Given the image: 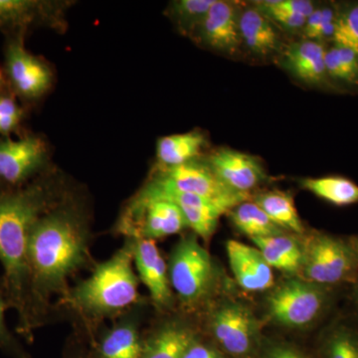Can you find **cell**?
Returning a JSON list of instances; mask_svg holds the SVG:
<instances>
[{"mask_svg": "<svg viewBox=\"0 0 358 358\" xmlns=\"http://www.w3.org/2000/svg\"><path fill=\"white\" fill-rule=\"evenodd\" d=\"M87 255L86 229L74 214L59 211L40 217L28 242V268L34 288L41 294L63 288Z\"/></svg>", "mask_w": 358, "mask_h": 358, "instance_id": "cell-1", "label": "cell"}, {"mask_svg": "<svg viewBox=\"0 0 358 358\" xmlns=\"http://www.w3.org/2000/svg\"><path fill=\"white\" fill-rule=\"evenodd\" d=\"M45 203L43 190L39 187L0 197V261L16 296L29 277L28 242Z\"/></svg>", "mask_w": 358, "mask_h": 358, "instance_id": "cell-2", "label": "cell"}, {"mask_svg": "<svg viewBox=\"0 0 358 358\" xmlns=\"http://www.w3.org/2000/svg\"><path fill=\"white\" fill-rule=\"evenodd\" d=\"M134 240L98 266L88 279L72 289L70 301L92 315L120 312L138 300V278L133 268Z\"/></svg>", "mask_w": 358, "mask_h": 358, "instance_id": "cell-3", "label": "cell"}, {"mask_svg": "<svg viewBox=\"0 0 358 358\" xmlns=\"http://www.w3.org/2000/svg\"><path fill=\"white\" fill-rule=\"evenodd\" d=\"M336 289L289 275L275 285L266 298V313L275 326L308 329L331 310Z\"/></svg>", "mask_w": 358, "mask_h": 358, "instance_id": "cell-4", "label": "cell"}, {"mask_svg": "<svg viewBox=\"0 0 358 358\" xmlns=\"http://www.w3.org/2000/svg\"><path fill=\"white\" fill-rule=\"evenodd\" d=\"M301 239L303 263L298 277L334 289L357 281L358 259L348 238L313 230Z\"/></svg>", "mask_w": 358, "mask_h": 358, "instance_id": "cell-5", "label": "cell"}, {"mask_svg": "<svg viewBox=\"0 0 358 358\" xmlns=\"http://www.w3.org/2000/svg\"><path fill=\"white\" fill-rule=\"evenodd\" d=\"M169 282L179 301L195 308L211 298L217 289L218 268L195 234L181 238L169 258Z\"/></svg>", "mask_w": 358, "mask_h": 358, "instance_id": "cell-6", "label": "cell"}, {"mask_svg": "<svg viewBox=\"0 0 358 358\" xmlns=\"http://www.w3.org/2000/svg\"><path fill=\"white\" fill-rule=\"evenodd\" d=\"M209 331L229 358H259L263 346L260 322L244 301L224 300L211 310Z\"/></svg>", "mask_w": 358, "mask_h": 358, "instance_id": "cell-7", "label": "cell"}, {"mask_svg": "<svg viewBox=\"0 0 358 358\" xmlns=\"http://www.w3.org/2000/svg\"><path fill=\"white\" fill-rule=\"evenodd\" d=\"M152 179L178 192L210 200L226 213L238 204L252 199V195L234 192L224 185L205 160L194 159L178 166H159V171Z\"/></svg>", "mask_w": 358, "mask_h": 358, "instance_id": "cell-8", "label": "cell"}, {"mask_svg": "<svg viewBox=\"0 0 358 358\" xmlns=\"http://www.w3.org/2000/svg\"><path fill=\"white\" fill-rule=\"evenodd\" d=\"M188 228L178 205L169 200L138 194L119 224V230L131 239L155 240L178 234Z\"/></svg>", "mask_w": 358, "mask_h": 358, "instance_id": "cell-9", "label": "cell"}, {"mask_svg": "<svg viewBox=\"0 0 358 358\" xmlns=\"http://www.w3.org/2000/svg\"><path fill=\"white\" fill-rule=\"evenodd\" d=\"M205 162L224 185L243 194L253 195L254 190L268 180L260 159L234 148H215Z\"/></svg>", "mask_w": 358, "mask_h": 358, "instance_id": "cell-10", "label": "cell"}, {"mask_svg": "<svg viewBox=\"0 0 358 358\" xmlns=\"http://www.w3.org/2000/svg\"><path fill=\"white\" fill-rule=\"evenodd\" d=\"M140 194L152 199L169 200L178 205L185 216L188 228L193 231V234L204 241L210 239L217 229L219 219L223 214H227L219 205L210 200L178 192L159 185L152 179L141 190Z\"/></svg>", "mask_w": 358, "mask_h": 358, "instance_id": "cell-11", "label": "cell"}, {"mask_svg": "<svg viewBox=\"0 0 358 358\" xmlns=\"http://www.w3.org/2000/svg\"><path fill=\"white\" fill-rule=\"evenodd\" d=\"M238 2L215 0L192 39L211 50L233 56L241 48Z\"/></svg>", "mask_w": 358, "mask_h": 358, "instance_id": "cell-12", "label": "cell"}, {"mask_svg": "<svg viewBox=\"0 0 358 358\" xmlns=\"http://www.w3.org/2000/svg\"><path fill=\"white\" fill-rule=\"evenodd\" d=\"M226 253L238 286L248 293L270 291L275 286L273 268L256 247L229 240Z\"/></svg>", "mask_w": 358, "mask_h": 358, "instance_id": "cell-13", "label": "cell"}, {"mask_svg": "<svg viewBox=\"0 0 358 358\" xmlns=\"http://www.w3.org/2000/svg\"><path fill=\"white\" fill-rule=\"evenodd\" d=\"M134 263L136 264L138 278L147 287L155 305L159 308H169L173 303L169 268L155 242L152 240H134Z\"/></svg>", "mask_w": 358, "mask_h": 358, "instance_id": "cell-14", "label": "cell"}, {"mask_svg": "<svg viewBox=\"0 0 358 358\" xmlns=\"http://www.w3.org/2000/svg\"><path fill=\"white\" fill-rule=\"evenodd\" d=\"M45 157L46 145L38 138L0 141V178L20 182L41 166Z\"/></svg>", "mask_w": 358, "mask_h": 358, "instance_id": "cell-15", "label": "cell"}, {"mask_svg": "<svg viewBox=\"0 0 358 358\" xmlns=\"http://www.w3.org/2000/svg\"><path fill=\"white\" fill-rule=\"evenodd\" d=\"M6 59L9 76L22 95L39 96L50 86V70L39 59L28 53L20 42L9 45Z\"/></svg>", "mask_w": 358, "mask_h": 358, "instance_id": "cell-16", "label": "cell"}, {"mask_svg": "<svg viewBox=\"0 0 358 358\" xmlns=\"http://www.w3.org/2000/svg\"><path fill=\"white\" fill-rule=\"evenodd\" d=\"M239 33L242 46L257 57H270L281 49L277 26L254 6H242Z\"/></svg>", "mask_w": 358, "mask_h": 358, "instance_id": "cell-17", "label": "cell"}, {"mask_svg": "<svg viewBox=\"0 0 358 358\" xmlns=\"http://www.w3.org/2000/svg\"><path fill=\"white\" fill-rule=\"evenodd\" d=\"M326 50L322 42L303 39L284 49L282 64L296 79L308 85H319L326 79Z\"/></svg>", "mask_w": 358, "mask_h": 358, "instance_id": "cell-18", "label": "cell"}, {"mask_svg": "<svg viewBox=\"0 0 358 358\" xmlns=\"http://www.w3.org/2000/svg\"><path fill=\"white\" fill-rule=\"evenodd\" d=\"M252 243L261 252L266 262L289 275H298L303 263V245L300 235L284 234L255 238Z\"/></svg>", "mask_w": 358, "mask_h": 358, "instance_id": "cell-19", "label": "cell"}, {"mask_svg": "<svg viewBox=\"0 0 358 358\" xmlns=\"http://www.w3.org/2000/svg\"><path fill=\"white\" fill-rule=\"evenodd\" d=\"M196 339L192 327L182 322H167L143 343L141 358H182Z\"/></svg>", "mask_w": 358, "mask_h": 358, "instance_id": "cell-20", "label": "cell"}, {"mask_svg": "<svg viewBox=\"0 0 358 358\" xmlns=\"http://www.w3.org/2000/svg\"><path fill=\"white\" fill-rule=\"evenodd\" d=\"M252 200L282 230L300 236L305 234V226L299 216L294 197L289 192L265 190L252 195Z\"/></svg>", "mask_w": 358, "mask_h": 358, "instance_id": "cell-21", "label": "cell"}, {"mask_svg": "<svg viewBox=\"0 0 358 358\" xmlns=\"http://www.w3.org/2000/svg\"><path fill=\"white\" fill-rule=\"evenodd\" d=\"M206 143V136L200 131L164 136L157 145L159 166H178L199 159Z\"/></svg>", "mask_w": 358, "mask_h": 358, "instance_id": "cell-22", "label": "cell"}, {"mask_svg": "<svg viewBox=\"0 0 358 358\" xmlns=\"http://www.w3.org/2000/svg\"><path fill=\"white\" fill-rule=\"evenodd\" d=\"M227 214L233 226L250 239L275 236L287 233L275 225L252 199L238 204Z\"/></svg>", "mask_w": 358, "mask_h": 358, "instance_id": "cell-23", "label": "cell"}, {"mask_svg": "<svg viewBox=\"0 0 358 358\" xmlns=\"http://www.w3.org/2000/svg\"><path fill=\"white\" fill-rule=\"evenodd\" d=\"M300 185L303 189L336 206L358 203V185L343 176L301 178Z\"/></svg>", "mask_w": 358, "mask_h": 358, "instance_id": "cell-24", "label": "cell"}, {"mask_svg": "<svg viewBox=\"0 0 358 358\" xmlns=\"http://www.w3.org/2000/svg\"><path fill=\"white\" fill-rule=\"evenodd\" d=\"M319 352L322 358H358V327L336 320L320 336Z\"/></svg>", "mask_w": 358, "mask_h": 358, "instance_id": "cell-25", "label": "cell"}, {"mask_svg": "<svg viewBox=\"0 0 358 358\" xmlns=\"http://www.w3.org/2000/svg\"><path fill=\"white\" fill-rule=\"evenodd\" d=\"M143 343L133 324H119L106 334L100 346L102 358H141Z\"/></svg>", "mask_w": 358, "mask_h": 358, "instance_id": "cell-26", "label": "cell"}, {"mask_svg": "<svg viewBox=\"0 0 358 358\" xmlns=\"http://www.w3.org/2000/svg\"><path fill=\"white\" fill-rule=\"evenodd\" d=\"M215 0H176L167 8V16L185 36L193 38Z\"/></svg>", "mask_w": 358, "mask_h": 358, "instance_id": "cell-27", "label": "cell"}, {"mask_svg": "<svg viewBox=\"0 0 358 358\" xmlns=\"http://www.w3.org/2000/svg\"><path fill=\"white\" fill-rule=\"evenodd\" d=\"M324 63L329 76L341 81H357L358 57L350 49L334 45L326 50Z\"/></svg>", "mask_w": 358, "mask_h": 358, "instance_id": "cell-28", "label": "cell"}, {"mask_svg": "<svg viewBox=\"0 0 358 358\" xmlns=\"http://www.w3.org/2000/svg\"><path fill=\"white\" fill-rule=\"evenodd\" d=\"M338 14L331 7H317L307 18L303 27L305 39L320 42L329 37L333 38Z\"/></svg>", "mask_w": 358, "mask_h": 358, "instance_id": "cell-29", "label": "cell"}, {"mask_svg": "<svg viewBox=\"0 0 358 358\" xmlns=\"http://www.w3.org/2000/svg\"><path fill=\"white\" fill-rule=\"evenodd\" d=\"M333 40L334 45L350 49L358 57V4L338 14Z\"/></svg>", "mask_w": 358, "mask_h": 358, "instance_id": "cell-30", "label": "cell"}, {"mask_svg": "<svg viewBox=\"0 0 358 358\" xmlns=\"http://www.w3.org/2000/svg\"><path fill=\"white\" fill-rule=\"evenodd\" d=\"M253 6L257 8L275 9L307 18L317 8L315 4L310 0H266L254 2Z\"/></svg>", "mask_w": 358, "mask_h": 358, "instance_id": "cell-31", "label": "cell"}, {"mask_svg": "<svg viewBox=\"0 0 358 358\" xmlns=\"http://www.w3.org/2000/svg\"><path fill=\"white\" fill-rule=\"evenodd\" d=\"M36 6V2L27 0H0V23L24 20Z\"/></svg>", "mask_w": 358, "mask_h": 358, "instance_id": "cell-32", "label": "cell"}, {"mask_svg": "<svg viewBox=\"0 0 358 358\" xmlns=\"http://www.w3.org/2000/svg\"><path fill=\"white\" fill-rule=\"evenodd\" d=\"M258 9L261 13L265 14L268 20L277 26V28H282V30L287 32H303V27H305L306 22H307V17L296 15V14L275 10V9Z\"/></svg>", "mask_w": 358, "mask_h": 358, "instance_id": "cell-33", "label": "cell"}, {"mask_svg": "<svg viewBox=\"0 0 358 358\" xmlns=\"http://www.w3.org/2000/svg\"><path fill=\"white\" fill-rule=\"evenodd\" d=\"M259 358H312L296 346L275 341L264 343Z\"/></svg>", "mask_w": 358, "mask_h": 358, "instance_id": "cell-34", "label": "cell"}, {"mask_svg": "<svg viewBox=\"0 0 358 358\" xmlns=\"http://www.w3.org/2000/svg\"><path fill=\"white\" fill-rule=\"evenodd\" d=\"M21 112L13 99L0 96V134L7 133L17 126Z\"/></svg>", "mask_w": 358, "mask_h": 358, "instance_id": "cell-35", "label": "cell"}, {"mask_svg": "<svg viewBox=\"0 0 358 358\" xmlns=\"http://www.w3.org/2000/svg\"><path fill=\"white\" fill-rule=\"evenodd\" d=\"M182 358H229L226 357L219 348L200 343L197 338L186 350Z\"/></svg>", "mask_w": 358, "mask_h": 358, "instance_id": "cell-36", "label": "cell"}, {"mask_svg": "<svg viewBox=\"0 0 358 358\" xmlns=\"http://www.w3.org/2000/svg\"><path fill=\"white\" fill-rule=\"evenodd\" d=\"M352 293H350V299H352L353 308L357 313L358 317V278L357 281L352 285Z\"/></svg>", "mask_w": 358, "mask_h": 358, "instance_id": "cell-37", "label": "cell"}, {"mask_svg": "<svg viewBox=\"0 0 358 358\" xmlns=\"http://www.w3.org/2000/svg\"><path fill=\"white\" fill-rule=\"evenodd\" d=\"M350 239V244H352L353 250H355V254L358 259V235L357 236H353L348 238Z\"/></svg>", "mask_w": 358, "mask_h": 358, "instance_id": "cell-38", "label": "cell"}, {"mask_svg": "<svg viewBox=\"0 0 358 358\" xmlns=\"http://www.w3.org/2000/svg\"><path fill=\"white\" fill-rule=\"evenodd\" d=\"M3 303H2L1 299H0V334H1L2 329H3Z\"/></svg>", "mask_w": 358, "mask_h": 358, "instance_id": "cell-39", "label": "cell"}, {"mask_svg": "<svg viewBox=\"0 0 358 358\" xmlns=\"http://www.w3.org/2000/svg\"><path fill=\"white\" fill-rule=\"evenodd\" d=\"M0 80H1V73H0Z\"/></svg>", "mask_w": 358, "mask_h": 358, "instance_id": "cell-40", "label": "cell"}, {"mask_svg": "<svg viewBox=\"0 0 358 358\" xmlns=\"http://www.w3.org/2000/svg\"><path fill=\"white\" fill-rule=\"evenodd\" d=\"M0 83H1V80H0Z\"/></svg>", "mask_w": 358, "mask_h": 358, "instance_id": "cell-41", "label": "cell"}]
</instances>
